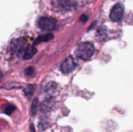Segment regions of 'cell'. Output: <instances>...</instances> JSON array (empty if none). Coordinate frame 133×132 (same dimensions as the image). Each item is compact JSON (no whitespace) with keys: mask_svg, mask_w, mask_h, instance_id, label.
I'll return each mask as SVG.
<instances>
[{"mask_svg":"<svg viewBox=\"0 0 133 132\" xmlns=\"http://www.w3.org/2000/svg\"><path fill=\"white\" fill-rule=\"evenodd\" d=\"M3 87L7 89H13V88L21 87V85H19V84H16V83L12 82V83H9V84H5V85H4L3 86Z\"/></svg>","mask_w":133,"mask_h":132,"instance_id":"8fae6325","label":"cell"},{"mask_svg":"<svg viewBox=\"0 0 133 132\" xmlns=\"http://www.w3.org/2000/svg\"><path fill=\"white\" fill-rule=\"evenodd\" d=\"M33 67H27V68L25 70V74H27V75H31V74L33 72Z\"/></svg>","mask_w":133,"mask_h":132,"instance_id":"5bb4252c","label":"cell"},{"mask_svg":"<svg viewBox=\"0 0 133 132\" xmlns=\"http://www.w3.org/2000/svg\"><path fill=\"white\" fill-rule=\"evenodd\" d=\"M124 14V6L122 3H118L112 9L110 18L113 21H119L123 18Z\"/></svg>","mask_w":133,"mask_h":132,"instance_id":"7a4b0ae2","label":"cell"},{"mask_svg":"<svg viewBox=\"0 0 133 132\" xmlns=\"http://www.w3.org/2000/svg\"><path fill=\"white\" fill-rule=\"evenodd\" d=\"M56 88V84L54 82H49L45 85V93H52Z\"/></svg>","mask_w":133,"mask_h":132,"instance_id":"30bf717a","label":"cell"},{"mask_svg":"<svg viewBox=\"0 0 133 132\" xmlns=\"http://www.w3.org/2000/svg\"><path fill=\"white\" fill-rule=\"evenodd\" d=\"M54 102L52 100L48 99L43 102V103L41 105V108H40V111L42 113H47L48 111H50L53 107Z\"/></svg>","mask_w":133,"mask_h":132,"instance_id":"8992f818","label":"cell"},{"mask_svg":"<svg viewBox=\"0 0 133 132\" xmlns=\"http://www.w3.org/2000/svg\"><path fill=\"white\" fill-rule=\"evenodd\" d=\"M37 103H38V100L35 98L33 101H32V105H31V113H32V115L35 114L36 111V107H37Z\"/></svg>","mask_w":133,"mask_h":132,"instance_id":"4fadbf2b","label":"cell"},{"mask_svg":"<svg viewBox=\"0 0 133 132\" xmlns=\"http://www.w3.org/2000/svg\"><path fill=\"white\" fill-rule=\"evenodd\" d=\"M87 19H88V17H87V16L83 14V15H82L81 17L80 18V21H81L85 22V21H87Z\"/></svg>","mask_w":133,"mask_h":132,"instance_id":"9a60e30c","label":"cell"},{"mask_svg":"<svg viewBox=\"0 0 133 132\" xmlns=\"http://www.w3.org/2000/svg\"><path fill=\"white\" fill-rule=\"evenodd\" d=\"M36 52H37V50H36V49L35 47H29L24 51L23 58L24 60L31 59L36 54Z\"/></svg>","mask_w":133,"mask_h":132,"instance_id":"52a82bcc","label":"cell"},{"mask_svg":"<svg viewBox=\"0 0 133 132\" xmlns=\"http://www.w3.org/2000/svg\"><path fill=\"white\" fill-rule=\"evenodd\" d=\"M35 88H36V85H35L29 84L23 89V92H24L25 94L29 98L32 95V94H33L34 91L35 90Z\"/></svg>","mask_w":133,"mask_h":132,"instance_id":"9c48e42d","label":"cell"},{"mask_svg":"<svg viewBox=\"0 0 133 132\" xmlns=\"http://www.w3.org/2000/svg\"><path fill=\"white\" fill-rule=\"evenodd\" d=\"M77 67V63L72 56H69L64 61L61 65V69L63 73L68 74L72 72Z\"/></svg>","mask_w":133,"mask_h":132,"instance_id":"277c9868","label":"cell"},{"mask_svg":"<svg viewBox=\"0 0 133 132\" xmlns=\"http://www.w3.org/2000/svg\"><path fill=\"white\" fill-rule=\"evenodd\" d=\"M26 42L25 40L22 39H16L12 41L10 43V50L13 54H16L17 56H19L23 52V50H25Z\"/></svg>","mask_w":133,"mask_h":132,"instance_id":"3957f363","label":"cell"},{"mask_svg":"<svg viewBox=\"0 0 133 132\" xmlns=\"http://www.w3.org/2000/svg\"><path fill=\"white\" fill-rule=\"evenodd\" d=\"M53 36L52 34H47L42 35V36H40L36 39L35 43H38L40 42H45V41H48L53 39Z\"/></svg>","mask_w":133,"mask_h":132,"instance_id":"ba28073f","label":"cell"},{"mask_svg":"<svg viewBox=\"0 0 133 132\" xmlns=\"http://www.w3.org/2000/svg\"><path fill=\"white\" fill-rule=\"evenodd\" d=\"M15 110V106H13V105H7L6 107H5V113H6V115H10L13 111Z\"/></svg>","mask_w":133,"mask_h":132,"instance_id":"7c38bea8","label":"cell"},{"mask_svg":"<svg viewBox=\"0 0 133 132\" xmlns=\"http://www.w3.org/2000/svg\"><path fill=\"white\" fill-rule=\"evenodd\" d=\"M94 52V46L91 42H83L79 45L77 55L79 58L88 60L92 56Z\"/></svg>","mask_w":133,"mask_h":132,"instance_id":"6da1fadb","label":"cell"},{"mask_svg":"<svg viewBox=\"0 0 133 132\" xmlns=\"http://www.w3.org/2000/svg\"><path fill=\"white\" fill-rule=\"evenodd\" d=\"M56 21L54 19L49 17H42L38 22V27L41 29L45 31H51L55 28Z\"/></svg>","mask_w":133,"mask_h":132,"instance_id":"5b68a950","label":"cell"}]
</instances>
